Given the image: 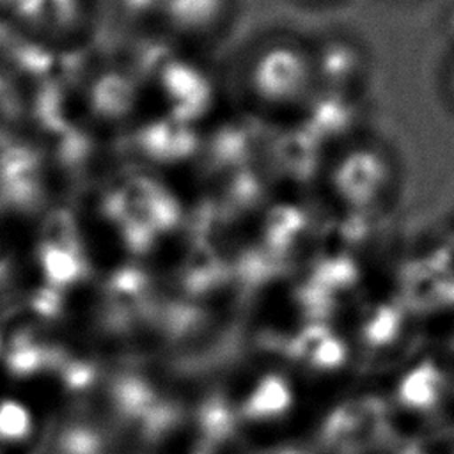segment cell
<instances>
[{"mask_svg":"<svg viewBox=\"0 0 454 454\" xmlns=\"http://www.w3.org/2000/svg\"><path fill=\"white\" fill-rule=\"evenodd\" d=\"M234 80L245 101L264 115L298 114L321 92L314 46L286 34L248 46L234 66Z\"/></svg>","mask_w":454,"mask_h":454,"instance_id":"obj_1","label":"cell"},{"mask_svg":"<svg viewBox=\"0 0 454 454\" xmlns=\"http://www.w3.org/2000/svg\"><path fill=\"white\" fill-rule=\"evenodd\" d=\"M394 434L387 403L378 395H362L342 403L326 417L321 445L332 454H358Z\"/></svg>","mask_w":454,"mask_h":454,"instance_id":"obj_2","label":"cell"},{"mask_svg":"<svg viewBox=\"0 0 454 454\" xmlns=\"http://www.w3.org/2000/svg\"><path fill=\"white\" fill-rule=\"evenodd\" d=\"M165 30L197 48L222 44L239 18V0H158Z\"/></svg>","mask_w":454,"mask_h":454,"instance_id":"obj_3","label":"cell"},{"mask_svg":"<svg viewBox=\"0 0 454 454\" xmlns=\"http://www.w3.org/2000/svg\"><path fill=\"white\" fill-rule=\"evenodd\" d=\"M339 167L351 170V184L339 197L351 207H372L388 199L394 183V165L388 154L376 147L362 145L349 149L348 156L339 158Z\"/></svg>","mask_w":454,"mask_h":454,"instance_id":"obj_4","label":"cell"},{"mask_svg":"<svg viewBox=\"0 0 454 454\" xmlns=\"http://www.w3.org/2000/svg\"><path fill=\"white\" fill-rule=\"evenodd\" d=\"M443 390V372L433 362H424L404 374L397 387V399L410 410L431 411L440 403Z\"/></svg>","mask_w":454,"mask_h":454,"instance_id":"obj_5","label":"cell"},{"mask_svg":"<svg viewBox=\"0 0 454 454\" xmlns=\"http://www.w3.org/2000/svg\"><path fill=\"white\" fill-rule=\"evenodd\" d=\"M293 404V390L278 374L262 376L239 406V413L250 420H270L284 415Z\"/></svg>","mask_w":454,"mask_h":454,"instance_id":"obj_6","label":"cell"},{"mask_svg":"<svg viewBox=\"0 0 454 454\" xmlns=\"http://www.w3.org/2000/svg\"><path fill=\"white\" fill-rule=\"evenodd\" d=\"M32 433V417L18 401L0 403V442L20 443Z\"/></svg>","mask_w":454,"mask_h":454,"instance_id":"obj_7","label":"cell"},{"mask_svg":"<svg viewBox=\"0 0 454 454\" xmlns=\"http://www.w3.org/2000/svg\"><path fill=\"white\" fill-rule=\"evenodd\" d=\"M401 332V316L394 310H383L372 316L364 328V344L371 349L390 348L397 342Z\"/></svg>","mask_w":454,"mask_h":454,"instance_id":"obj_8","label":"cell"},{"mask_svg":"<svg viewBox=\"0 0 454 454\" xmlns=\"http://www.w3.org/2000/svg\"><path fill=\"white\" fill-rule=\"evenodd\" d=\"M296 2H301L310 7H332V5H339L342 0H296Z\"/></svg>","mask_w":454,"mask_h":454,"instance_id":"obj_9","label":"cell"},{"mask_svg":"<svg viewBox=\"0 0 454 454\" xmlns=\"http://www.w3.org/2000/svg\"><path fill=\"white\" fill-rule=\"evenodd\" d=\"M264 454H309L305 449H300V447H280V449H273V450H268Z\"/></svg>","mask_w":454,"mask_h":454,"instance_id":"obj_10","label":"cell"},{"mask_svg":"<svg viewBox=\"0 0 454 454\" xmlns=\"http://www.w3.org/2000/svg\"><path fill=\"white\" fill-rule=\"evenodd\" d=\"M447 87H449V90H450V98L454 99V62H452V66H449V73H447Z\"/></svg>","mask_w":454,"mask_h":454,"instance_id":"obj_11","label":"cell"}]
</instances>
